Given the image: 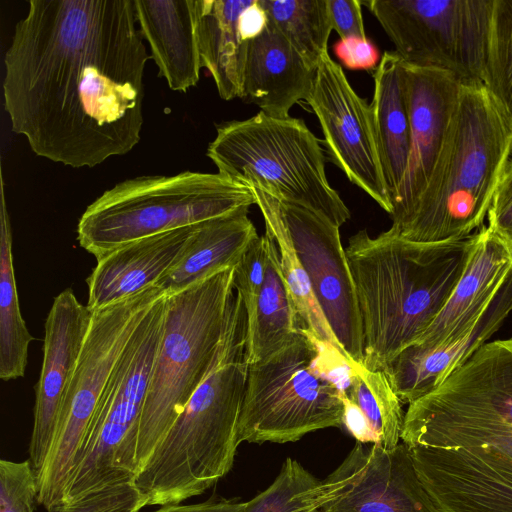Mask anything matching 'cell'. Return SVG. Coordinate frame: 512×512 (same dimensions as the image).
Returning a JSON list of instances; mask_svg holds the SVG:
<instances>
[{
  "label": "cell",
  "mask_w": 512,
  "mask_h": 512,
  "mask_svg": "<svg viewBox=\"0 0 512 512\" xmlns=\"http://www.w3.org/2000/svg\"><path fill=\"white\" fill-rule=\"evenodd\" d=\"M236 266L166 297L163 334L139 423L137 471L183 411L214 361L235 290Z\"/></svg>",
  "instance_id": "obj_6"
},
{
  "label": "cell",
  "mask_w": 512,
  "mask_h": 512,
  "mask_svg": "<svg viewBox=\"0 0 512 512\" xmlns=\"http://www.w3.org/2000/svg\"><path fill=\"white\" fill-rule=\"evenodd\" d=\"M512 271V248L487 226L447 303L415 344L432 347L467 329L484 311Z\"/></svg>",
  "instance_id": "obj_22"
},
{
  "label": "cell",
  "mask_w": 512,
  "mask_h": 512,
  "mask_svg": "<svg viewBox=\"0 0 512 512\" xmlns=\"http://www.w3.org/2000/svg\"><path fill=\"white\" fill-rule=\"evenodd\" d=\"M404 63V62H403ZM411 145L406 172L392 201V227L410 217L444 149L462 83L453 75L404 63Z\"/></svg>",
  "instance_id": "obj_17"
},
{
  "label": "cell",
  "mask_w": 512,
  "mask_h": 512,
  "mask_svg": "<svg viewBox=\"0 0 512 512\" xmlns=\"http://www.w3.org/2000/svg\"><path fill=\"white\" fill-rule=\"evenodd\" d=\"M271 24L316 70L328 52L332 26L327 0H259Z\"/></svg>",
  "instance_id": "obj_30"
},
{
  "label": "cell",
  "mask_w": 512,
  "mask_h": 512,
  "mask_svg": "<svg viewBox=\"0 0 512 512\" xmlns=\"http://www.w3.org/2000/svg\"><path fill=\"white\" fill-rule=\"evenodd\" d=\"M512 125L484 86L463 84L430 181L401 237L424 243L464 239L488 215L511 157Z\"/></svg>",
  "instance_id": "obj_4"
},
{
  "label": "cell",
  "mask_w": 512,
  "mask_h": 512,
  "mask_svg": "<svg viewBox=\"0 0 512 512\" xmlns=\"http://www.w3.org/2000/svg\"><path fill=\"white\" fill-rule=\"evenodd\" d=\"M409 449L439 512H512V455L491 447Z\"/></svg>",
  "instance_id": "obj_16"
},
{
  "label": "cell",
  "mask_w": 512,
  "mask_h": 512,
  "mask_svg": "<svg viewBox=\"0 0 512 512\" xmlns=\"http://www.w3.org/2000/svg\"><path fill=\"white\" fill-rule=\"evenodd\" d=\"M149 58L134 0H29L4 56L12 131L72 168L129 153L141 137Z\"/></svg>",
  "instance_id": "obj_1"
},
{
  "label": "cell",
  "mask_w": 512,
  "mask_h": 512,
  "mask_svg": "<svg viewBox=\"0 0 512 512\" xmlns=\"http://www.w3.org/2000/svg\"><path fill=\"white\" fill-rule=\"evenodd\" d=\"M268 26V16L259 0H254L239 16L238 31L244 42L260 36Z\"/></svg>",
  "instance_id": "obj_40"
},
{
  "label": "cell",
  "mask_w": 512,
  "mask_h": 512,
  "mask_svg": "<svg viewBox=\"0 0 512 512\" xmlns=\"http://www.w3.org/2000/svg\"><path fill=\"white\" fill-rule=\"evenodd\" d=\"M511 156H512V146H511Z\"/></svg>",
  "instance_id": "obj_43"
},
{
  "label": "cell",
  "mask_w": 512,
  "mask_h": 512,
  "mask_svg": "<svg viewBox=\"0 0 512 512\" xmlns=\"http://www.w3.org/2000/svg\"><path fill=\"white\" fill-rule=\"evenodd\" d=\"M248 212L249 208H242L197 224L156 286L172 295L219 270L236 266L258 236Z\"/></svg>",
  "instance_id": "obj_24"
},
{
  "label": "cell",
  "mask_w": 512,
  "mask_h": 512,
  "mask_svg": "<svg viewBox=\"0 0 512 512\" xmlns=\"http://www.w3.org/2000/svg\"><path fill=\"white\" fill-rule=\"evenodd\" d=\"M320 482L288 457L273 483L245 502L240 512H322L315 501Z\"/></svg>",
  "instance_id": "obj_33"
},
{
  "label": "cell",
  "mask_w": 512,
  "mask_h": 512,
  "mask_svg": "<svg viewBox=\"0 0 512 512\" xmlns=\"http://www.w3.org/2000/svg\"><path fill=\"white\" fill-rule=\"evenodd\" d=\"M253 1L194 0L201 67L210 72L224 100L242 99L248 42L240 38L238 19Z\"/></svg>",
  "instance_id": "obj_25"
},
{
  "label": "cell",
  "mask_w": 512,
  "mask_h": 512,
  "mask_svg": "<svg viewBox=\"0 0 512 512\" xmlns=\"http://www.w3.org/2000/svg\"><path fill=\"white\" fill-rule=\"evenodd\" d=\"M483 84L512 125V0H494Z\"/></svg>",
  "instance_id": "obj_32"
},
{
  "label": "cell",
  "mask_w": 512,
  "mask_h": 512,
  "mask_svg": "<svg viewBox=\"0 0 512 512\" xmlns=\"http://www.w3.org/2000/svg\"><path fill=\"white\" fill-rule=\"evenodd\" d=\"M165 294L154 285L94 311L53 443L37 476V503L48 512L63 503L70 474L119 355L147 311Z\"/></svg>",
  "instance_id": "obj_11"
},
{
  "label": "cell",
  "mask_w": 512,
  "mask_h": 512,
  "mask_svg": "<svg viewBox=\"0 0 512 512\" xmlns=\"http://www.w3.org/2000/svg\"><path fill=\"white\" fill-rule=\"evenodd\" d=\"M512 311V271L480 316L460 334L432 346L413 344L385 368L401 403L421 398L462 365L501 327Z\"/></svg>",
  "instance_id": "obj_19"
},
{
  "label": "cell",
  "mask_w": 512,
  "mask_h": 512,
  "mask_svg": "<svg viewBox=\"0 0 512 512\" xmlns=\"http://www.w3.org/2000/svg\"><path fill=\"white\" fill-rule=\"evenodd\" d=\"M268 245L267 234L258 235L249 244L235 268L234 287L242 295L247 312L253 308L265 281Z\"/></svg>",
  "instance_id": "obj_36"
},
{
  "label": "cell",
  "mask_w": 512,
  "mask_h": 512,
  "mask_svg": "<svg viewBox=\"0 0 512 512\" xmlns=\"http://www.w3.org/2000/svg\"><path fill=\"white\" fill-rule=\"evenodd\" d=\"M196 225L129 242L98 259L86 280L87 306L96 311L156 285Z\"/></svg>",
  "instance_id": "obj_20"
},
{
  "label": "cell",
  "mask_w": 512,
  "mask_h": 512,
  "mask_svg": "<svg viewBox=\"0 0 512 512\" xmlns=\"http://www.w3.org/2000/svg\"><path fill=\"white\" fill-rule=\"evenodd\" d=\"M33 340L22 318L16 287L12 234L1 173L0 204V378L23 377L28 348Z\"/></svg>",
  "instance_id": "obj_29"
},
{
  "label": "cell",
  "mask_w": 512,
  "mask_h": 512,
  "mask_svg": "<svg viewBox=\"0 0 512 512\" xmlns=\"http://www.w3.org/2000/svg\"><path fill=\"white\" fill-rule=\"evenodd\" d=\"M145 500L132 481H124L86 492L63 502L50 512H140Z\"/></svg>",
  "instance_id": "obj_34"
},
{
  "label": "cell",
  "mask_w": 512,
  "mask_h": 512,
  "mask_svg": "<svg viewBox=\"0 0 512 512\" xmlns=\"http://www.w3.org/2000/svg\"><path fill=\"white\" fill-rule=\"evenodd\" d=\"M256 204L252 189L220 173L138 176L87 206L77 240L96 260L129 242L196 225Z\"/></svg>",
  "instance_id": "obj_5"
},
{
  "label": "cell",
  "mask_w": 512,
  "mask_h": 512,
  "mask_svg": "<svg viewBox=\"0 0 512 512\" xmlns=\"http://www.w3.org/2000/svg\"><path fill=\"white\" fill-rule=\"evenodd\" d=\"M250 188L262 213L265 231L272 236L277 246L282 274L296 307L300 325L318 340L331 344L344 354L317 301L309 276L282 217L277 198L261 188Z\"/></svg>",
  "instance_id": "obj_28"
},
{
  "label": "cell",
  "mask_w": 512,
  "mask_h": 512,
  "mask_svg": "<svg viewBox=\"0 0 512 512\" xmlns=\"http://www.w3.org/2000/svg\"><path fill=\"white\" fill-rule=\"evenodd\" d=\"M477 232L424 243L394 229L372 238L366 229L345 248L363 328V366L384 368L415 344L439 315L462 277Z\"/></svg>",
  "instance_id": "obj_2"
},
{
  "label": "cell",
  "mask_w": 512,
  "mask_h": 512,
  "mask_svg": "<svg viewBox=\"0 0 512 512\" xmlns=\"http://www.w3.org/2000/svg\"><path fill=\"white\" fill-rule=\"evenodd\" d=\"M314 77L315 70L268 22L265 31L247 43L242 99L268 116L285 118L307 99Z\"/></svg>",
  "instance_id": "obj_21"
},
{
  "label": "cell",
  "mask_w": 512,
  "mask_h": 512,
  "mask_svg": "<svg viewBox=\"0 0 512 512\" xmlns=\"http://www.w3.org/2000/svg\"><path fill=\"white\" fill-rule=\"evenodd\" d=\"M135 14L151 56L173 91L186 92L200 79L194 0H134Z\"/></svg>",
  "instance_id": "obj_23"
},
{
  "label": "cell",
  "mask_w": 512,
  "mask_h": 512,
  "mask_svg": "<svg viewBox=\"0 0 512 512\" xmlns=\"http://www.w3.org/2000/svg\"><path fill=\"white\" fill-rule=\"evenodd\" d=\"M316 354L314 335L300 325L287 346L249 365L240 442H295L343 425L344 394L319 369Z\"/></svg>",
  "instance_id": "obj_10"
},
{
  "label": "cell",
  "mask_w": 512,
  "mask_h": 512,
  "mask_svg": "<svg viewBox=\"0 0 512 512\" xmlns=\"http://www.w3.org/2000/svg\"><path fill=\"white\" fill-rule=\"evenodd\" d=\"M342 402L344 406L343 425L347 430L357 442L376 443V437L360 408L346 394L342 395Z\"/></svg>",
  "instance_id": "obj_41"
},
{
  "label": "cell",
  "mask_w": 512,
  "mask_h": 512,
  "mask_svg": "<svg viewBox=\"0 0 512 512\" xmlns=\"http://www.w3.org/2000/svg\"><path fill=\"white\" fill-rule=\"evenodd\" d=\"M94 311L72 289L59 293L45 321L43 362L36 385L29 461L42 470L55 436L63 399L76 369Z\"/></svg>",
  "instance_id": "obj_18"
},
{
  "label": "cell",
  "mask_w": 512,
  "mask_h": 512,
  "mask_svg": "<svg viewBox=\"0 0 512 512\" xmlns=\"http://www.w3.org/2000/svg\"><path fill=\"white\" fill-rule=\"evenodd\" d=\"M371 103L385 179L393 201L403 181L411 145L410 114L404 63L395 51H385L373 74Z\"/></svg>",
  "instance_id": "obj_26"
},
{
  "label": "cell",
  "mask_w": 512,
  "mask_h": 512,
  "mask_svg": "<svg viewBox=\"0 0 512 512\" xmlns=\"http://www.w3.org/2000/svg\"><path fill=\"white\" fill-rule=\"evenodd\" d=\"M315 501L322 512H439L403 442L389 450L357 442L320 482Z\"/></svg>",
  "instance_id": "obj_15"
},
{
  "label": "cell",
  "mask_w": 512,
  "mask_h": 512,
  "mask_svg": "<svg viewBox=\"0 0 512 512\" xmlns=\"http://www.w3.org/2000/svg\"><path fill=\"white\" fill-rule=\"evenodd\" d=\"M218 173L308 207L339 228L350 210L326 175V155L305 122L263 112L221 123L207 148Z\"/></svg>",
  "instance_id": "obj_7"
},
{
  "label": "cell",
  "mask_w": 512,
  "mask_h": 512,
  "mask_svg": "<svg viewBox=\"0 0 512 512\" xmlns=\"http://www.w3.org/2000/svg\"><path fill=\"white\" fill-rule=\"evenodd\" d=\"M244 503L235 499L212 497L196 504H175L161 506L152 512H240Z\"/></svg>",
  "instance_id": "obj_42"
},
{
  "label": "cell",
  "mask_w": 512,
  "mask_h": 512,
  "mask_svg": "<svg viewBox=\"0 0 512 512\" xmlns=\"http://www.w3.org/2000/svg\"><path fill=\"white\" fill-rule=\"evenodd\" d=\"M346 395L364 414L376 443L388 450L395 448L401 440L404 414L386 373L354 364Z\"/></svg>",
  "instance_id": "obj_31"
},
{
  "label": "cell",
  "mask_w": 512,
  "mask_h": 512,
  "mask_svg": "<svg viewBox=\"0 0 512 512\" xmlns=\"http://www.w3.org/2000/svg\"><path fill=\"white\" fill-rule=\"evenodd\" d=\"M362 1L327 0V9L332 30L340 39L347 37H367L362 16Z\"/></svg>",
  "instance_id": "obj_39"
},
{
  "label": "cell",
  "mask_w": 512,
  "mask_h": 512,
  "mask_svg": "<svg viewBox=\"0 0 512 512\" xmlns=\"http://www.w3.org/2000/svg\"><path fill=\"white\" fill-rule=\"evenodd\" d=\"M411 66L484 82L494 0L362 1Z\"/></svg>",
  "instance_id": "obj_12"
},
{
  "label": "cell",
  "mask_w": 512,
  "mask_h": 512,
  "mask_svg": "<svg viewBox=\"0 0 512 512\" xmlns=\"http://www.w3.org/2000/svg\"><path fill=\"white\" fill-rule=\"evenodd\" d=\"M277 198V197H276ZM317 301L345 356L363 363V328L339 227L303 205L277 198Z\"/></svg>",
  "instance_id": "obj_14"
},
{
  "label": "cell",
  "mask_w": 512,
  "mask_h": 512,
  "mask_svg": "<svg viewBox=\"0 0 512 512\" xmlns=\"http://www.w3.org/2000/svg\"><path fill=\"white\" fill-rule=\"evenodd\" d=\"M269 238L266 277L260 294L247 312V361L255 364L287 346L298 333L300 320L285 283L279 252Z\"/></svg>",
  "instance_id": "obj_27"
},
{
  "label": "cell",
  "mask_w": 512,
  "mask_h": 512,
  "mask_svg": "<svg viewBox=\"0 0 512 512\" xmlns=\"http://www.w3.org/2000/svg\"><path fill=\"white\" fill-rule=\"evenodd\" d=\"M401 440L409 448L491 447L512 455V339L485 343L410 403Z\"/></svg>",
  "instance_id": "obj_8"
},
{
  "label": "cell",
  "mask_w": 512,
  "mask_h": 512,
  "mask_svg": "<svg viewBox=\"0 0 512 512\" xmlns=\"http://www.w3.org/2000/svg\"><path fill=\"white\" fill-rule=\"evenodd\" d=\"M247 311L231 296L214 361L183 411L132 479L146 506H166L206 492L232 468L246 391Z\"/></svg>",
  "instance_id": "obj_3"
},
{
  "label": "cell",
  "mask_w": 512,
  "mask_h": 512,
  "mask_svg": "<svg viewBox=\"0 0 512 512\" xmlns=\"http://www.w3.org/2000/svg\"><path fill=\"white\" fill-rule=\"evenodd\" d=\"M37 477L28 460L0 461V512H34Z\"/></svg>",
  "instance_id": "obj_35"
},
{
  "label": "cell",
  "mask_w": 512,
  "mask_h": 512,
  "mask_svg": "<svg viewBox=\"0 0 512 512\" xmlns=\"http://www.w3.org/2000/svg\"><path fill=\"white\" fill-rule=\"evenodd\" d=\"M487 217V227L512 248V160L498 184Z\"/></svg>",
  "instance_id": "obj_37"
},
{
  "label": "cell",
  "mask_w": 512,
  "mask_h": 512,
  "mask_svg": "<svg viewBox=\"0 0 512 512\" xmlns=\"http://www.w3.org/2000/svg\"><path fill=\"white\" fill-rule=\"evenodd\" d=\"M305 101L319 121L328 159L391 215L371 104L357 94L328 52L318 62Z\"/></svg>",
  "instance_id": "obj_13"
},
{
  "label": "cell",
  "mask_w": 512,
  "mask_h": 512,
  "mask_svg": "<svg viewBox=\"0 0 512 512\" xmlns=\"http://www.w3.org/2000/svg\"><path fill=\"white\" fill-rule=\"evenodd\" d=\"M333 52L349 70H376L381 57L377 46L367 37H347L333 45Z\"/></svg>",
  "instance_id": "obj_38"
},
{
  "label": "cell",
  "mask_w": 512,
  "mask_h": 512,
  "mask_svg": "<svg viewBox=\"0 0 512 512\" xmlns=\"http://www.w3.org/2000/svg\"><path fill=\"white\" fill-rule=\"evenodd\" d=\"M166 297L151 306L119 355L70 474L63 502L134 478L139 423L163 334Z\"/></svg>",
  "instance_id": "obj_9"
}]
</instances>
